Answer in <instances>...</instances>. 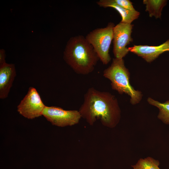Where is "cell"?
I'll return each mask as SVG.
<instances>
[{"label": "cell", "instance_id": "11", "mask_svg": "<svg viewBox=\"0 0 169 169\" xmlns=\"http://www.w3.org/2000/svg\"><path fill=\"white\" fill-rule=\"evenodd\" d=\"M166 0H143V3L146 5V11L148 12L150 17L161 18L163 8L166 5Z\"/></svg>", "mask_w": 169, "mask_h": 169}, {"label": "cell", "instance_id": "9", "mask_svg": "<svg viewBox=\"0 0 169 169\" xmlns=\"http://www.w3.org/2000/svg\"><path fill=\"white\" fill-rule=\"evenodd\" d=\"M16 75L15 65L6 63L0 65V98L8 96Z\"/></svg>", "mask_w": 169, "mask_h": 169}, {"label": "cell", "instance_id": "14", "mask_svg": "<svg viewBox=\"0 0 169 169\" xmlns=\"http://www.w3.org/2000/svg\"><path fill=\"white\" fill-rule=\"evenodd\" d=\"M114 2L118 5L127 10L134 11V8L132 3L129 0H114Z\"/></svg>", "mask_w": 169, "mask_h": 169}, {"label": "cell", "instance_id": "12", "mask_svg": "<svg viewBox=\"0 0 169 169\" xmlns=\"http://www.w3.org/2000/svg\"><path fill=\"white\" fill-rule=\"evenodd\" d=\"M147 101L150 104L155 106L159 109L158 118L164 124H169V100L164 102L161 103L149 97Z\"/></svg>", "mask_w": 169, "mask_h": 169}, {"label": "cell", "instance_id": "6", "mask_svg": "<svg viewBox=\"0 0 169 169\" xmlns=\"http://www.w3.org/2000/svg\"><path fill=\"white\" fill-rule=\"evenodd\" d=\"M45 106L36 89L30 87L18 105L17 111L24 117L33 119L42 115Z\"/></svg>", "mask_w": 169, "mask_h": 169}, {"label": "cell", "instance_id": "15", "mask_svg": "<svg viewBox=\"0 0 169 169\" xmlns=\"http://www.w3.org/2000/svg\"><path fill=\"white\" fill-rule=\"evenodd\" d=\"M5 50L3 49H1L0 50V65L6 63L5 60Z\"/></svg>", "mask_w": 169, "mask_h": 169}, {"label": "cell", "instance_id": "2", "mask_svg": "<svg viewBox=\"0 0 169 169\" xmlns=\"http://www.w3.org/2000/svg\"><path fill=\"white\" fill-rule=\"evenodd\" d=\"M64 59L76 73L87 75L94 69L100 59L85 37L79 35L68 41L64 52Z\"/></svg>", "mask_w": 169, "mask_h": 169}, {"label": "cell", "instance_id": "3", "mask_svg": "<svg viewBox=\"0 0 169 169\" xmlns=\"http://www.w3.org/2000/svg\"><path fill=\"white\" fill-rule=\"evenodd\" d=\"M103 75L110 80L113 90L120 94L125 93L131 97L130 102L131 104L136 105L140 102L142 94L131 85L130 73L125 65L123 59L113 58L110 66L103 71Z\"/></svg>", "mask_w": 169, "mask_h": 169}, {"label": "cell", "instance_id": "1", "mask_svg": "<svg viewBox=\"0 0 169 169\" xmlns=\"http://www.w3.org/2000/svg\"><path fill=\"white\" fill-rule=\"evenodd\" d=\"M79 111L81 118L90 125L97 119L105 127L113 128L119 122L121 111L116 97L109 92L93 87L88 89Z\"/></svg>", "mask_w": 169, "mask_h": 169}, {"label": "cell", "instance_id": "4", "mask_svg": "<svg viewBox=\"0 0 169 169\" xmlns=\"http://www.w3.org/2000/svg\"><path fill=\"white\" fill-rule=\"evenodd\" d=\"M115 26L113 23H109L106 27L96 28L85 37L104 65L108 64L111 60L109 50L113 40Z\"/></svg>", "mask_w": 169, "mask_h": 169}, {"label": "cell", "instance_id": "13", "mask_svg": "<svg viewBox=\"0 0 169 169\" xmlns=\"http://www.w3.org/2000/svg\"><path fill=\"white\" fill-rule=\"evenodd\" d=\"M159 164L158 160L148 157L140 159L135 165L131 166L133 169H160L159 167Z\"/></svg>", "mask_w": 169, "mask_h": 169}, {"label": "cell", "instance_id": "7", "mask_svg": "<svg viewBox=\"0 0 169 169\" xmlns=\"http://www.w3.org/2000/svg\"><path fill=\"white\" fill-rule=\"evenodd\" d=\"M133 26L120 22L114 26L113 51L115 58L123 59L129 52L126 46L133 41L131 33Z\"/></svg>", "mask_w": 169, "mask_h": 169}, {"label": "cell", "instance_id": "8", "mask_svg": "<svg viewBox=\"0 0 169 169\" xmlns=\"http://www.w3.org/2000/svg\"><path fill=\"white\" fill-rule=\"evenodd\" d=\"M128 48L129 51L151 63L164 52H169V39L158 46L134 45Z\"/></svg>", "mask_w": 169, "mask_h": 169}, {"label": "cell", "instance_id": "10", "mask_svg": "<svg viewBox=\"0 0 169 169\" xmlns=\"http://www.w3.org/2000/svg\"><path fill=\"white\" fill-rule=\"evenodd\" d=\"M100 7L106 8L111 7L116 10L121 17V22L131 24L139 17L140 13L136 10L131 11L124 9L118 5L114 0H100L96 2Z\"/></svg>", "mask_w": 169, "mask_h": 169}, {"label": "cell", "instance_id": "5", "mask_svg": "<svg viewBox=\"0 0 169 169\" xmlns=\"http://www.w3.org/2000/svg\"><path fill=\"white\" fill-rule=\"evenodd\" d=\"M42 115L53 125L60 127L77 124L81 118L79 110H65L54 106H46Z\"/></svg>", "mask_w": 169, "mask_h": 169}]
</instances>
